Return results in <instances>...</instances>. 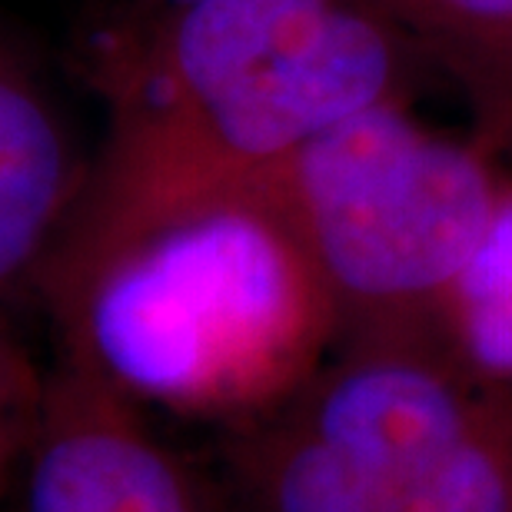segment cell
Masks as SVG:
<instances>
[{"label":"cell","mask_w":512,"mask_h":512,"mask_svg":"<svg viewBox=\"0 0 512 512\" xmlns=\"http://www.w3.org/2000/svg\"><path fill=\"white\" fill-rule=\"evenodd\" d=\"M413 37L380 0H200L104 54L107 130L57 247L260 183L316 133L403 100Z\"/></svg>","instance_id":"1"},{"label":"cell","mask_w":512,"mask_h":512,"mask_svg":"<svg viewBox=\"0 0 512 512\" xmlns=\"http://www.w3.org/2000/svg\"><path fill=\"white\" fill-rule=\"evenodd\" d=\"M34 290L60 356L147 413L223 429L290 399L340 343L320 270L256 183L60 247Z\"/></svg>","instance_id":"2"},{"label":"cell","mask_w":512,"mask_h":512,"mask_svg":"<svg viewBox=\"0 0 512 512\" xmlns=\"http://www.w3.org/2000/svg\"><path fill=\"white\" fill-rule=\"evenodd\" d=\"M256 187L320 270L340 343H436L439 303L506 183L483 150L439 137L389 100L316 133Z\"/></svg>","instance_id":"3"},{"label":"cell","mask_w":512,"mask_h":512,"mask_svg":"<svg viewBox=\"0 0 512 512\" xmlns=\"http://www.w3.org/2000/svg\"><path fill=\"white\" fill-rule=\"evenodd\" d=\"M483 389L426 340L340 343L270 413L223 436L233 512H396Z\"/></svg>","instance_id":"4"},{"label":"cell","mask_w":512,"mask_h":512,"mask_svg":"<svg viewBox=\"0 0 512 512\" xmlns=\"http://www.w3.org/2000/svg\"><path fill=\"white\" fill-rule=\"evenodd\" d=\"M20 483L24 512H233L147 409L67 356L44 380Z\"/></svg>","instance_id":"5"},{"label":"cell","mask_w":512,"mask_h":512,"mask_svg":"<svg viewBox=\"0 0 512 512\" xmlns=\"http://www.w3.org/2000/svg\"><path fill=\"white\" fill-rule=\"evenodd\" d=\"M87 170L44 60L0 10V296L37 283Z\"/></svg>","instance_id":"6"},{"label":"cell","mask_w":512,"mask_h":512,"mask_svg":"<svg viewBox=\"0 0 512 512\" xmlns=\"http://www.w3.org/2000/svg\"><path fill=\"white\" fill-rule=\"evenodd\" d=\"M436 346L469 383L512 396V187L439 303Z\"/></svg>","instance_id":"7"},{"label":"cell","mask_w":512,"mask_h":512,"mask_svg":"<svg viewBox=\"0 0 512 512\" xmlns=\"http://www.w3.org/2000/svg\"><path fill=\"white\" fill-rule=\"evenodd\" d=\"M396 512H512V396L483 389Z\"/></svg>","instance_id":"8"},{"label":"cell","mask_w":512,"mask_h":512,"mask_svg":"<svg viewBox=\"0 0 512 512\" xmlns=\"http://www.w3.org/2000/svg\"><path fill=\"white\" fill-rule=\"evenodd\" d=\"M469 94L512 47V0H380Z\"/></svg>","instance_id":"9"},{"label":"cell","mask_w":512,"mask_h":512,"mask_svg":"<svg viewBox=\"0 0 512 512\" xmlns=\"http://www.w3.org/2000/svg\"><path fill=\"white\" fill-rule=\"evenodd\" d=\"M40 399H44V380L0 323V493L24 469Z\"/></svg>","instance_id":"10"},{"label":"cell","mask_w":512,"mask_h":512,"mask_svg":"<svg viewBox=\"0 0 512 512\" xmlns=\"http://www.w3.org/2000/svg\"><path fill=\"white\" fill-rule=\"evenodd\" d=\"M479 127L489 140L506 143L512 133V47L489 67V74L469 90Z\"/></svg>","instance_id":"11"},{"label":"cell","mask_w":512,"mask_h":512,"mask_svg":"<svg viewBox=\"0 0 512 512\" xmlns=\"http://www.w3.org/2000/svg\"><path fill=\"white\" fill-rule=\"evenodd\" d=\"M157 10H177V7H190V4H200V0H150Z\"/></svg>","instance_id":"12"},{"label":"cell","mask_w":512,"mask_h":512,"mask_svg":"<svg viewBox=\"0 0 512 512\" xmlns=\"http://www.w3.org/2000/svg\"><path fill=\"white\" fill-rule=\"evenodd\" d=\"M506 147H512V133H509V140H506Z\"/></svg>","instance_id":"13"}]
</instances>
